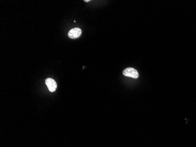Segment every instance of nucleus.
<instances>
[{
  "instance_id": "nucleus-1",
  "label": "nucleus",
  "mask_w": 196,
  "mask_h": 147,
  "mask_svg": "<svg viewBox=\"0 0 196 147\" xmlns=\"http://www.w3.org/2000/svg\"><path fill=\"white\" fill-rule=\"evenodd\" d=\"M123 74L126 76H129L133 78H137L139 76V73L136 70L133 68H127L123 71Z\"/></svg>"
},
{
  "instance_id": "nucleus-4",
  "label": "nucleus",
  "mask_w": 196,
  "mask_h": 147,
  "mask_svg": "<svg viewBox=\"0 0 196 147\" xmlns=\"http://www.w3.org/2000/svg\"><path fill=\"white\" fill-rule=\"evenodd\" d=\"M84 1H85V2H89L90 1H89V0H85Z\"/></svg>"
},
{
  "instance_id": "nucleus-3",
  "label": "nucleus",
  "mask_w": 196,
  "mask_h": 147,
  "mask_svg": "<svg viewBox=\"0 0 196 147\" xmlns=\"http://www.w3.org/2000/svg\"><path fill=\"white\" fill-rule=\"evenodd\" d=\"M82 34V30L79 28H74L68 32V37L72 39L79 38Z\"/></svg>"
},
{
  "instance_id": "nucleus-2",
  "label": "nucleus",
  "mask_w": 196,
  "mask_h": 147,
  "mask_svg": "<svg viewBox=\"0 0 196 147\" xmlns=\"http://www.w3.org/2000/svg\"><path fill=\"white\" fill-rule=\"evenodd\" d=\"M45 83L48 86V88L50 91L53 92L56 91L57 88V84L54 79L51 78H48L46 79Z\"/></svg>"
}]
</instances>
